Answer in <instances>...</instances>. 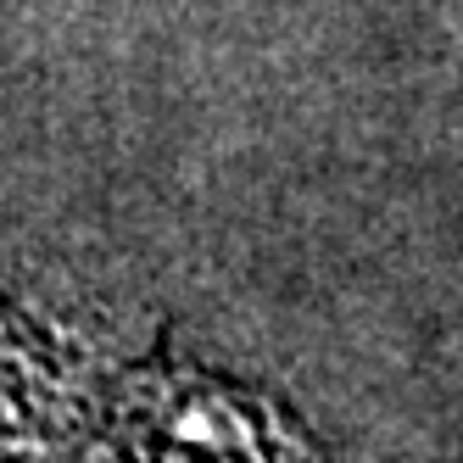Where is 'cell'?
I'll use <instances>...</instances> for the list:
<instances>
[{"instance_id": "6da1fadb", "label": "cell", "mask_w": 463, "mask_h": 463, "mask_svg": "<svg viewBox=\"0 0 463 463\" xmlns=\"http://www.w3.org/2000/svg\"><path fill=\"white\" fill-rule=\"evenodd\" d=\"M123 424L140 463H324L285 413L168 357L128 380Z\"/></svg>"}]
</instances>
